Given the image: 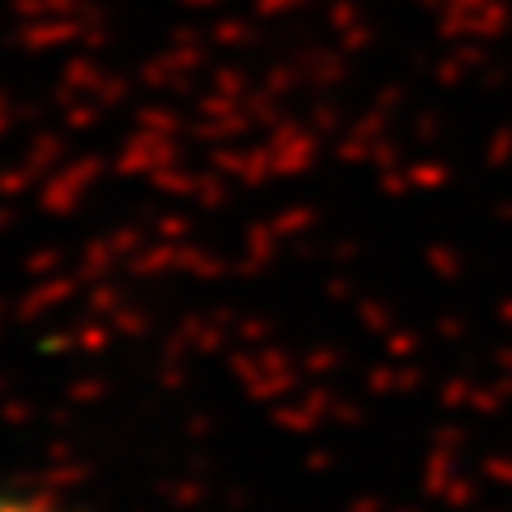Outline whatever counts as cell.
<instances>
[{
  "label": "cell",
  "mask_w": 512,
  "mask_h": 512,
  "mask_svg": "<svg viewBox=\"0 0 512 512\" xmlns=\"http://www.w3.org/2000/svg\"><path fill=\"white\" fill-rule=\"evenodd\" d=\"M0 512H60V508L26 491H0Z\"/></svg>",
  "instance_id": "6da1fadb"
}]
</instances>
